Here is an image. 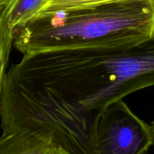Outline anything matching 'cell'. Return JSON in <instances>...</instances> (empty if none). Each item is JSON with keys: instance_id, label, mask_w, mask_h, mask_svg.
I'll return each instance as SVG.
<instances>
[{"instance_id": "1", "label": "cell", "mask_w": 154, "mask_h": 154, "mask_svg": "<svg viewBox=\"0 0 154 154\" xmlns=\"http://www.w3.org/2000/svg\"><path fill=\"white\" fill-rule=\"evenodd\" d=\"M5 76L42 86L90 113L154 86V36L117 48H81L24 54Z\"/></svg>"}, {"instance_id": "2", "label": "cell", "mask_w": 154, "mask_h": 154, "mask_svg": "<svg viewBox=\"0 0 154 154\" xmlns=\"http://www.w3.org/2000/svg\"><path fill=\"white\" fill-rule=\"evenodd\" d=\"M154 36V0H117L34 19L14 33L23 55L81 48H129Z\"/></svg>"}, {"instance_id": "3", "label": "cell", "mask_w": 154, "mask_h": 154, "mask_svg": "<svg viewBox=\"0 0 154 154\" xmlns=\"http://www.w3.org/2000/svg\"><path fill=\"white\" fill-rule=\"evenodd\" d=\"M94 115L45 88L5 77L0 105L2 131L39 130L52 134L69 154H99Z\"/></svg>"}, {"instance_id": "4", "label": "cell", "mask_w": 154, "mask_h": 154, "mask_svg": "<svg viewBox=\"0 0 154 154\" xmlns=\"http://www.w3.org/2000/svg\"><path fill=\"white\" fill-rule=\"evenodd\" d=\"M93 123L99 154H145L153 146L150 125L123 100L96 112Z\"/></svg>"}, {"instance_id": "5", "label": "cell", "mask_w": 154, "mask_h": 154, "mask_svg": "<svg viewBox=\"0 0 154 154\" xmlns=\"http://www.w3.org/2000/svg\"><path fill=\"white\" fill-rule=\"evenodd\" d=\"M0 154H69L50 133L39 130L2 131Z\"/></svg>"}, {"instance_id": "6", "label": "cell", "mask_w": 154, "mask_h": 154, "mask_svg": "<svg viewBox=\"0 0 154 154\" xmlns=\"http://www.w3.org/2000/svg\"><path fill=\"white\" fill-rule=\"evenodd\" d=\"M46 3L47 0H8L5 14L14 33L34 20Z\"/></svg>"}, {"instance_id": "7", "label": "cell", "mask_w": 154, "mask_h": 154, "mask_svg": "<svg viewBox=\"0 0 154 154\" xmlns=\"http://www.w3.org/2000/svg\"><path fill=\"white\" fill-rule=\"evenodd\" d=\"M114 1L117 0H47L45 7L35 19L93 7Z\"/></svg>"}, {"instance_id": "8", "label": "cell", "mask_w": 154, "mask_h": 154, "mask_svg": "<svg viewBox=\"0 0 154 154\" xmlns=\"http://www.w3.org/2000/svg\"><path fill=\"white\" fill-rule=\"evenodd\" d=\"M13 39L14 31L8 23L4 8L2 12L0 14V105L3 83L7 72L6 69L8 64L11 50L13 45Z\"/></svg>"}, {"instance_id": "9", "label": "cell", "mask_w": 154, "mask_h": 154, "mask_svg": "<svg viewBox=\"0 0 154 154\" xmlns=\"http://www.w3.org/2000/svg\"><path fill=\"white\" fill-rule=\"evenodd\" d=\"M8 0H0V14L2 12Z\"/></svg>"}, {"instance_id": "10", "label": "cell", "mask_w": 154, "mask_h": 154, "mask_svg": "<svg viewBox=\"0 0 154 154\" xmlns=\"http://www.w3.org/2000/svg\"><path fill=\"white\" fill-rule=\"evenodd\" d=\"M150 128H151L152 137H153V146L154 147V120L151 122V125H150Z\"/></svg>"}]
</instances>
